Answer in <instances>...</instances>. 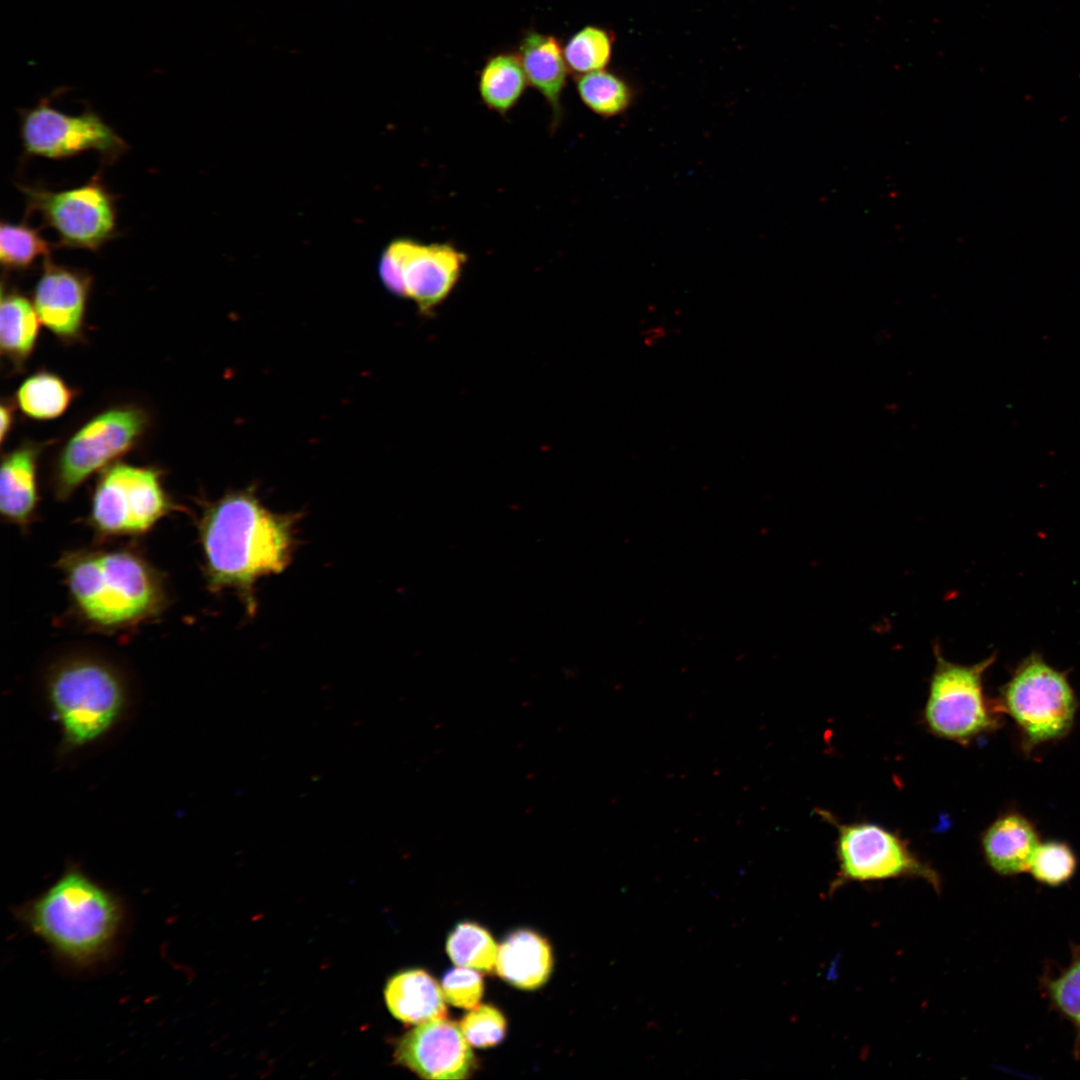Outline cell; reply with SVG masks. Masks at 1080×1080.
<instances>
[{
  "label": "cell",
  "instance_id": "4316f807",
  "mask_svg": "<svg viewBox=\"0 0 1080 1080\" xmlns=\"http://www.w3.org/2000/svg\"><path fill=\"white\" fill-rule=\"evenodd\" d=\"M1045 986L1050 1002L1074 1025L1075 1052L1080 1055V950L1073 953L1069 965L1056 978L1047 980Z\"/></svg>",
  "mask_w": 1080,
  "mask_h": 1080
},
{
  "label": "cell",
  "instance_id": "603a6c76",
  "mask_svg": "<svg viewBox=\"0 0 1080 1080\" xmlns=\"http://www.w3.org/2000/svg\"><path fill=\"white\" fill-rule=\"evenodd\" d=\"M576 90L589 110L605 118L624 113L631 106L634 97L629 82L606 69L578 75Z\"/></svg>",
  "mask_w": 1080,
  "mask_h": 1080
},
{
  "label": "cell",
  "instance_id": "8fae6325",
  "mask_svg": "<svg viewBox=\"0 0 1080 1080\" xmlns=\"http://www.w3.org/2000/svg\"><path fill=\"white\" fill-rule=\"evenodd\" d=\"M466 262V254L450 243L397 239L384 251L379 274L391 293L428 314L450 295Z\"/></svg>",
  "mask_w": 1080,
  "mask_h": 1080
},
{
  "label": "cell",
  "instance_id": "d4e9b609",
  "mask_svg": "<svg viewBox=\"0 0 1080 1080\" xmlns=\"http://www.w3.org/2000/svg\"><path fill=\"white\" fill-rule=\"evenodd\" d=\"M614 35L608 29L587 25L569 37L563 47L570 72L578 75L606 69L614 44Z\"/></svg>",
  "mask_w": 1080,
  "mask_h": 1080
},
{
  "label": "cell",
  "instance_id": "484cf974",
  "mask_svg": "<svg viewBox=\"0 0 1080 1080\" xmlns=\"http://www.w3.org/2000/svg\"><path fill=\"white\" fill-rule=\"evenodd\" d=\"M446 949L451 960L460 967L477 971L493 970L498 947L491 934L482 926L463 922L450 933Z\"/></svg>",
  "mask_w": 1080,
  "mask_h": 1080
},
{
  "label": "cell",
  "instance_id": "4fadbf2b",
  "mask_svg": "<svg viewBox=\"0 0 1080 1080\" xmlns=\"http://www.w3.org/2000/svg\"><path fill=\"white\" fill-rule=\"evenodd\" d=\"M396 1062L426 1079H464L475 1059L460 1025L447 1018L417 1024L397 1042Z\"/></svg>",
  "mask_w": 1080,
  "mask_h": 1080
},
{
  "label": "cell",
  "instance_id": "30bf717a",
  "mask_svg": "<svg viewBox=\"0 0 1080 1080\" xmlns=\"http://www.w3.org/2000/svg\"><path fill=\"white\" fill-rule=\"evenodd\" d=\"M822 815L837 829L839 869L831 890L848 882L904 877L922 879L940 892L938 872L914 854L898 834L875 823H840L826 812Z\"/></svg>",
  "mask_w": 1080,
  "mask_h": 1080
},
{
  "label": "cell",
  "instance_id": "7402d4cb",
  "mask_svg": "<svg viewBox=\"0 0 1080 1080\" xmlns=\"http://www.w3.org/2000/svg\"><path fill=\"white\" fill-rule=\"evenodd\" d=\"M74 391L58 375L39 371L26 378L16 392V403L27 417L51 420L69 407Z\"/></svg>",
  "mask_w": 1080,
  "mask_h": 1080
},
{
  "label": "cell",
  "instance_id": "d6986e66",
  "mask_svg": "<svg viewBox=\"0 0 1080 1080\" xmlns=\"http://www.w3.org/2000/svg\"><path fill=\"white\" fill-rule=\"evenodd\" d=\"M496 969L505 981L518 988H538L552 970L550 945L532 930H517L498 947Z\"/></svg>",
  "mask_w": 1080,
  "mask_h": 1080
},
{
  "label": "cell",
  "instance_id": "4dcf8cb0",
  "mask_svg": "<svg viewBox=\"0 0 1080 1080\" xmlns=\"http://www.w3.org/2000/svg\"><path fill=\"white\" fill-rule=\"evenodd\" d=\"M642 341L647 347L660 344L666 337V328L662 325H651L641 333Z\"/></svg>",
  "mask_w": 1080,
  "mask_h": 1080
},
{
  "label": "cell",
  "instance_id": "5bb4252c",
  "mask_svg": "<svg viewBox=\"0 0 1080 1080\" xmlns=\"http://www.w3.org/2000/svg\"><path fill=\"white\" fill-rule=\"evenodd\" d=\"M33 291L40 322L57 338L70 343L80 338L92 286L89 272L59 265L51 257L42 262Z\"/></svg>",
  "mask_w": 1080,
  "mask_h": 1080
},
{
  "label": "cell",
  "instance_id": "52a82bcc",
  "mask_svg": "<svg viewBox=\"0 0 1080 1080\" xmlns=\"http://www.w3.org/2000/svg\"><path fill=\"white\" fill-rule=\"evenodd\" d=\"M26 215L38 213L58 236L56 247L96 252L118 235L117 197L98 176L83 185L52 190L18 183Z\"/></svg>",
  "mask_w": 1080,
  "mask_h": 1080
},
{
  "label": "cell",
  "instance_id": "6da1fadb",
  "mask_svg": "<svg viewBox=\"0 0 1080 1080\" xmlns=\"http://www.w3.org/2000/svg\"><path fill=\"white\" fill-rule=\"evenodd\" d=\"M302 516L270 510L255 485L204 501L197 530L208 590L236 593L248 616H255L256 584L290 566Z\"/></svg>",
  "mask_w": 1080,
  "mask_h": 1080
},
{
  "label": "cell",
  "instance_id": "ba28073f",
  "mask_svg": "<svg viewBox=\"0 0 1080 1080\" xmlns=\"http://www.w3.org/2000/svg\"><path fill=\"white\" fill-rule=\"evenodd\" d=\"M929 682L923 718L929 731L946 740L968 744L999 725L996 710L988 703L983 676L994 656L973 665L948 661L938 647Z\"/></svg>",
  "mask_w": 1080,
  "mask_h": 1080
},
{
  "label": "cell",
  "instance_id": "5b68a950",
  "mask_svg": "<svg viewBox=\"0 0 1080 1080\" xmlns=\"http://www.w3.org/2000/svg\"><path fill=\"white\" fill-rule=\"evenodd\" d=\"M178 508L159 468L116 461L95 483L86 522L101 542L140 537Z\"/></svg>",
  "mask_w": 1080,
  "mask_h": 1080
},
{
  "label": "cell",
  "instance_id": "7c38bea8",
  "mask_svg": "<svg viewBox=\"0 0 1080 1080\" xmlns=\"http://www.w3.org/2000/svg\"><path fill=\"white\" fill-rule=\"evenodd\" d=\"M19 133L26 155L48 159L95 151L112 163L128 149L122 137L96 112L85 110L70 115L54 108L48 98L20 112Z\"/></svg>",
  "mask_w": 1080,
  "mask_h": 1080
},
{
  "label": "cell",
  "instance_id": "83f0119b",
  "mask_svg": "<svg viewBox=\"0 0 1080 1080\" xmlns=\"http://www.w3.org/2000/svg\"><path fill=\"white\" fill-rule=\"evenodd\" d=\"M1076 866V856L1066 843L1048 841L1039 844L1028 872L1043 884L1059 886L1073 876Z\"/></svg>",
  "mask_w": 1080,
  "mask_h": 1080
},
{
  "label": "cell",
  "instance_id": "ac0fdd59",
  "mask_svg": "<svg viewBox=\"0 0 1080 1080\" xmlns=\"http://www.w3.org/2000/svg\"><path fill=\"white\" fill-rule=\"evenodd\" d=\"M384 998L390 1013L404 1023L421 1024L447 1015L442 988L422 969L393 975L386 983Z\"/></svg>",
  "mask_w": 1080,
  "mask_h": 1080
},
{
  "label": "cell",
  "instance_id": "277c9868",
  "mask_svg": "<svg viewBox=\"0 0 1080 1080\" xmlns=\"http://www.w3.org/2000/svg\"><path fill=\"white\" fill-rule=\"evenodd\" d=\"M23 919L59 955L88 964L112 944L121 909L112 894L71 869L25 907Z\"/></svg>",
  "mask_w": 1080,
  "mask_h": 1080
},
{
  "label": "cell",
  "instance_id": "1f68e13d",
  "mask_svg": "<svg viewBox=\"0 0 1080 1080\" xmlns=\"http://www.w3.org/2000/svg\"><path fill=\"white\" fill-rule=\"evenodd\" d=\"M12 408H13V406L9 402H3L1 404V407H0V414H1V430H0L1 436H0V439H1L2 443L5 441V438L9 434V432L11 430V427L13 425V416H14V414H13V409Z\"/></svg>",
  "mask_w": 1080,
  "mask_h": 1080
},
{
  "label": "cell",
  "instance_id": "e0dca14e",
  "mask_svg": "<svg viewBox=\"0 0 1080 1080\" xmlns=\"http://www.w3.org/2000/svg\"><path fill=\"white\" fill-rule=\"evenodd\" d=\"M1039 844L1034 825L1016 812L999 816L981 838L986 862L994 872L1003 876L1028 872Z\"/></svg>",
  "mask_w": 1080,
  "mask_h": 1080
},
{
  "label": "cell",
  "instance_id": "7a4b0ae2",
  "mask_svg": "<svg viewBox=\"0 0 1080 1080\" xmlns=\"http://www.w3.org/2000/svg\"><path fill=\"white\" fill-rule=\"evenodd\" d=\"M56 567L67 588L71 617L89 631L129 632L168 608L166 577L135 546L67 550Z\"/></svg>",
  "mask_w": 1080,
  "mask_h": 1080
},
{
  "label": "cell",
  "instance_id": "cb8c5ba5",
  "mask_svg": "<svg viewBox=\"0 0 1080 1080\" xmlns=\"http://www.w3.org/2000/svg\"><path fill=\"white\" fill-rule=\"evenodd\" d=\"M55 248L42 235L39 228L30 226L26 220L20 223H0V261L8 271H24L40 259L51 256Z\"/></svg>",
  "mask_w": 1080,
  "mask_h": 1080
},
{
  "label": "cell",
  "instance_id": "9c48e42d",
  "mask_svg": "<svg viewBox=\"0 0 1080 1080\" xmlns=\"http://www.w3.org/2000/svg\"><path fill=\"white\" fill-rule=\"evenodd\" d=\"M147 413L136 406L108 409L85 423L61 449L51 477L55 498L69 499L96 472L118 461L141 439Z\"/></svg>",
  "mask_w": 1080,
  "mask_h": 1080
},
{
  "label": "cell",
  "instance_id": "8992f818",
  "mask_svg": "<svg viewBox=\"0 0 1080 1080\" xmlns=\"http://www.w3.org/2000/svg\"><path fill=\"white\" fill-rule=\"evenodd\" d=\"M998 705L1014 720L1029 748L1065 736L1077 710V700L1066 674L1037 654L1018 665L1001 689Z\"/></svg>",
  "mask_w": 1080,
  "mask_h": 1080
},
{
  "label": "cell",
  "instance_id": "f546056e",
  "mask_svg": "<svg viewBox=\"0 0 1080 1080\" xmlns=\"http://www.w3.org/2000/svg\"><path fill=\"white\" fill-rule=\"evenodd\" d=\"M442 990L451 1005L473 1009L483 994V980L474 969L460 967L448 971L442 980Z\"/></svg>",
  "mask_w": 1080,
  "mask_h": 1080
},
{
  "label": "cell",
  "instance_id": "f1b7e54d",
  "mask_svg": "<svg viewBox=\"0 0 1080 1080\" xmlns=\"http://www.w3.org/2000/svg\"><path fill=\"white\" fill-rule=\"evenodd\" d=\"M460 1028L470 1045L487 1048L504 1038L506 1020L497 1008L485 1004L467 1013L460 1022Z\"/></svg>",
  "mask_w": 1080,
  "mask_h": 1080
},
{
  "label": "cell",
  "instance_id": "44dd1931",
  "mask_svg": "<svg viewBox=\"0 0 1080 1080\" xmlns=\"http://www.w3.org/2000/svg\"><path fill=\"white\" fill-rule=\"evenodd\" d=\"M528 80L517 52H498L487 58L478 79L482 102L501 115L513 109L523 96Z\"/></svg>",
  "mask_w": 1080,
  "mask_h": 1080
},
{
  "label": "cell",
  "instance_id": "ffe728a7",
  "mask_svg": "<svg viewBox=\"0 0 1080 1080\" xmlns=\"http://www.w3.org/2000/svg\"><path fill=\"white\" fill-rule=\"evenodd\" d=\"M40 319L33 302L2 285L0 350L16 369H22L34 351Z\"/></svg>",
  "mask_w": 1080,
  "mask_h": 1080
},
{
  "label": "cell",
  "instance_id": "2e32d148",
  "mask_svg": "<svg viewBox=\"0 0 1080 1080\" xmlns=\"http://www.w3.org/2000/svg\"><path fill=\"white\" fill-rule=\"evenodd\" d=\"M516 52L528 83L550 108L551 129H556L563 117L562 96L570 72L563 47L553 35L530 30L521 38Z\"/></svg>",
  "mask_w": 1080,
  "mask_h": 1080
},
{
  "label": "cell",
  "instance_id": "3957f363",
  "mask_svg": "<svg viewBox=\"0 0 1080 1080\" xmlns=\"http://www.w3.org/2000/svg\"><path fill=\"white\" fill-rule=\"evenodd\" d=\"M44 691L65 752L108 734L128 704V685L120 667L86 648L67 651L48 665Z\"/></svg>",
  "mask_w": 1080,
  "mask_h": 1080
},
{
  "label": "cell",
  "instance_id": "9a60e30c",
  "mask_svg": "<svg viewBox=\"0 0 1080 1080\" xmlns=\"http://www.w3.org/2000/svg\"><path fill=\"white\" fill-rule=\"evenodd\" d=\"M44 445L25 441L2 456L0 513L6 522L27 531L36 519L39 493L38 459Z\"/></svg>",
  "mask_w": 1080,
  "mask_h": 1080
}]
</instances>
